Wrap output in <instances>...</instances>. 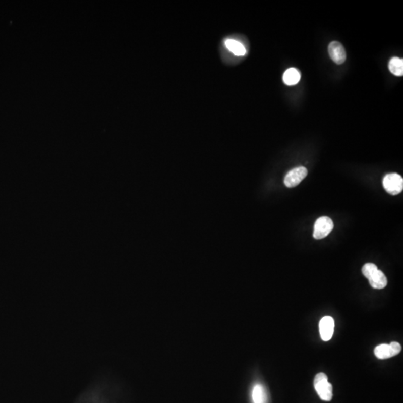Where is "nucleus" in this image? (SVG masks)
<instances>
[{
  "instance_id": "2",
  "label": "nucleus",
  "mask_w": 403,
  "mask_h": 403,
  "mask_svg": "<svg viewBox=\"0 0 403 403\" xmlns=\"http://www.w3.org/2000/svg\"><path fill=\"white\" fill-rule=\"evenodd\" d=\"M383 186L390 195H397L402 191V177L397 174H387L383 179Z\"/></svg>"
},
{
  "instance_id": "1",
  "label": "nucleus",
  "mask_w": 403,
  "mask_h": 403,
  "mask_svg": "<svg viewBox=\"0 0 403 403\" xmlns=\"http://www.w3.org/2000/svg\"><path fill=\"white\" fill-rule=\"evenodd\" d=\"M314 388L322 400L329 402L332 399V385L328 382V377L325 373L316 375L314 380Z\"/></svg>"
},
{
  "instance_id": "10",
  "label": "nucleus",
  "mask_w": 403,
  "mask_h": 403,
  "mask_svg": "<svg viewBox=\"0 0 403 403\" xmlns=\"http://www.w3.org/2000/svg\"><path fill=\"white\" fill-rule=\"evenodd\" d=\"M300 77L301 76H300V73L298 70L293 68H289L283 75V81L286 85L292 86V85H297L300 82Z\"/></svg>"
},
{
  "instance_id": "9",
  "label": "nucleus",
  "mask_w": 403,
  "mask_h": 403,
  "mask_svg": "<svg viewBox=\"0 0 403 403\" xmlns=\"http://www.w3.org/2000/svg\"><path fill=\"white\" fill-rule=\"evenodd\" d=\"M225 46L230 52L237 56L245 55L247 52L244 45L233 39H227L225 41Z\"/></svg>"
},
{
  "instance_id": "3",
  "label": "nucleus",
  "mask_w": 403,
  "mask_h": 403,
  "mask_svg": "<svg viewBox=\"0 0 403 403\" xmlns=\"http://www.w3.org/2000/svg\"><path fill=\"white\" fill-rule=\"evenodd\" d=\"M334 223L331 219L328 217H322L317 219L314 224V236L315 239H323L332 231Z\"/></svg>"
},
{
  "instance_id": "7",
  "label": "nucleus",
  "mask_w": 403,
  "mask_h": 403,
  "mask_svg": "<svg viewBox=\"0 0 403 403\" xmlns=\"http://www.w3.org/2000/svg\"><path fill=\"white\" fill-rule=\"evenodd\" d=\"M320 334L322 340L324 341H329L332 337L334 330V319L329 316H326L320 320Z\"/></svg>"
},
{
  "instance_id": "12",
  "label": "nucleus",
  "mask_w": 403,
  "mask_h": 403,
  "mask_svg": "<svg viewBox=\"0 0 403 403\" xmlns=\"http://www.w3.org/2000/svg\"><path fill=\"white\" fill-rule=\"evenodd\" d=\"M389 70L390 72L396 76H402L403 75V60L398 57H393L389 62Z\"/></svg>"
},
{
  "instance_id": "8",
  "label": "nucleus",
  "mask_w": 403,
  "mask_h": 403,
  "mask_svg": "<svg viewBox=\"0 0 403 403\" xmlns=\"http://www.w3.org/2000/svg\"><path fill=\"white\" fill-rule=\"evenodd\" d=\"M370 286L375 289H385L387 284V279L385 275L381 270H377L370 275L368 278Z\"/></svg>"
},
{
  "instance_id": "11",
  "label": "nucleus",
  "mask_w": 403,
  "mask_h": 403,
  "mask_svg": "<svg viewBox=\"0 0 403 403\" xmlns=\"http://www.w3.org/2000/svg\"><path fill=\"white\" fill-rule=\"evenodd\" d=\"M252 399L253 403H267V393L262 385L257 384L254 386L252 392Z\"/></svg>"
},
{
  "instance_id": "13",
  "label": "nucleus",
  "mask_w": 403,
  "mask_h": 403,
  "mask_svg": "<svg viewBox=\"0 0 403 403\" xmlns=\"http://www.w3.org/2000/svg\"><path fill=\"white\" fill-rule=\"evenodd\" d=\"M378 270V267H376V264H372V263H367L365 264L364 267H362V273L368 279L370 275L373 274L374 272Z\"/></svg>"
},
{
  "instance_id": "4",
  "label": "nucleus",
  "mask_w": 403,
  "mask_h": 403,
  "mask_svg": "<svg viewBox=\"0 0 403 403\" xmlns=\"http://www.w3.org/2000/svg\"><path fill=\"white\" fill-rule=\"evenodd\" d=\"M402 347L397 342H392L390 344H380L374 350V354L379 359H387L399 354Z\"/></svg>"
},
{
  "instance_id": "5",
  "label": "nucleus",
  "mask_w": 403,
  "mask_h": 403,
  "mask_svg": "<svg viewBox=\"0 0 403 403\" xmlns=\"http://www.w3.org/2000/svg\"><path fill=\"white\" fill-rule=\"evenodd\" d=\"M308 174V170L305 166H299L289 171L284 178V185L287 188H294L297 186Z\"/></svg>"
},
{
  "instance_id": "6",
  "label": "nucleus",
  "mask_w": 403,
  "mask_h": 403,
  "mask_svg": "<svg viewBox=\"0 0 403 403\" xmlns=\"http://www.w3.org/2000/svg\"><path fill=\"white\" fill-rule=\"evenodd\" d=\"M329 54L333 62L337 65L344 63L347 59L346 51L341 43L337 41L331 42L329 45Z\"/></svg>"
}]
</instances>
